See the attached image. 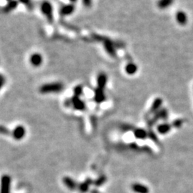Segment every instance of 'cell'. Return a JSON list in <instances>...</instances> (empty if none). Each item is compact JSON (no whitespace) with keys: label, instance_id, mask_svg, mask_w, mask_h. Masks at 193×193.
I'll use <instances>...</instances> for the list:
<instances>
[{"label":"cell","instance_id":"obj_27","mask_svg":"<svg viewBox=\"0 0 193 193\" xmlns=\"http://www.w3.org/2000/svg\"><path fill=\"white\" fill-rule=\"evenodd\" d=\"M7 1H8V2H9V1H11V0H7Z\"/></svg>","mask_w":193,"mask_h":193},{"label":"cell","instance_id":"obj_8","mask_svg":"<svg viewBox=\"0 0 193 193\" xmlns=\"http://www.w3.org/2000/svg\"><path fill=\"white\" fill-rule=\"evenodd\" d=\"M107 82V76L105 73H100L98 74L97 79H96V84H97V88L104 89L106 87Z\"/></svg>","mask_w":193,"mask_h":193},{"label":"cell","instance_id":"obj_4","mask_svg":"<svg viewBox=\"0 0 193 193\" xmlns=\"http://www.w3.org/2000/svg\"><path fill=\"white\" fill-rule=\"evenodd\" d=\"M11 177L7 175L2 176L1 181V193L10 192Z\"/></svg>","mask_w":193,"mask_h":193},{"label":"cell","instance_id":"obj_14","mask_svg":"<svg viewBox=\"0 0 193 193\" xmlns=\"http://www.w3.org/2000/svg\"><path fill=\"white\" fill-rule=\"evenodd\" d=\"M176 20L180 25H185L187 22V16L184 11H179L176 14Z\"/></svg>","mask_w":193,"mask_h":193},{"label":"cell","instance_id":"obj_6","mask_svg":"<svg viewBox=\"0 0 193 193\" xmlns=\"http://www.w3.org/2000/svg\"><path fill=\"white\" fill-rule=\"evenodd\" d=\"M12 137L16 140H21L25 137L26 135V129L24 126L18 125L12 131Z\"/></svg>","mask_w":193,"mask_h":193},{"label":"cell","instance_id":"obj_3","mask_svg":"<svg viewBox=\"0 0 193 193\" xmlns=\"http://www.w3.org/2000/svg\"><path fill=\"white\" fill-rule=\"evenodd\" d=\"M41 10L49 22L50 23L53 22V8L52 4L49 2L45 1L42 2L41 5Z\"/></svg>","mask_w":193,"mask_h":193},{"label":"cell","instance_id":"obj_9","mask_svg":"<svg viewBox=\"0 0 193 193\" xmlns=\"http://www.w3.org/2000/svg\"><path fill=\"white\" fill-rule=\"evenodd\" d=\"M62 181H63V182H64V184L66 187H67L68 189H70L71 190H76L79 186L78 185H77V183L70 177H63Z\"/></svg>","mask_w":193,"mask_h":193},{"label":"cell","instance_id":"obj_23","mask_svg":"<svg viewBox=\"0 0 193 193\" xmlns=\"http://www.w3.org/2000/svg\"><path fill=\"white\" fill-rule=\"evenodd\" d=\"M1 133L3 135H9V131L7 128H4V126H1Z\"/></svg>","mask_w":193,"mask_h":193},{"label":"cell","instance_id":"obj_18","mask_svg":"<svg viewBox=\"0 0 193 193\" xmlns=\"http://www.w3.org/2000/svg\"><path fill=\"white\" fill-rule=\"evenodd\" d=\"M137 71V65L134 63H129L126 65L125 67V72L129 75H132L135 74Z\"/></svg>","mask_w":193,"mask_h":193},{"label":"cell","instance_id":"obj_13","mask_svg":"<svg viewBox=\"0 0 193 193\" xmlns=\"http://www.w3.org/2000/svg\"><path fill=\"white\" fill-rule=\"evenodd\" d=\"M132 189L136 193H148L149 189L146 187L145 185H143L140 183H134L132 185Z\"/></svg>","mask_w":193,"mask_h":193},{"label":"cell","instance_id":"obj_10","mask_svg":"<svg viewBox=\"0 0 193 193\" xmlns=\"http://www.w3.org/2000/svg\"><path fill=\"white\" fill-rule=\"evenodd\" d=\"M92 184H94V181L90 178H88L87 180L81 183L78 186V189L81 193H86L88 192L89 187Z\"/></svg>","mask_w":193,"mask_h":193},{"label":"cell","instance_id":"obj_15","mask_svg":"<svg viewBox=\"0 0 193 193\" xmlns=\"http://www.w3.org/2000/svg\"><path fill=\"white\" fill-rule=\"evenodd\" d=\"M17 6L18 2L16 0H11V1L8 2L7 5L3 8V11L4 13H9L17 7Z\"/></svg>","mask_w":193,"mask_h":193},{"label":"cell","instance_id":"obj_2","mask_svg":"<svg viewBox=\"0 0 193 193\" xmlns=\"http://www.w3.org/2000/svg\"><path fill=\"white\" fill-rule=\"evenodd\" d=\"M95 38L96 40L103 42L105 48L106 49V51L108 52V54H110L112 56H116V51H115V47H114L116 43H114L112 40L108 39L107 37H101L99 36V35H95Z\"/></svg>","mask_w":193,"mask_h":193},{"label":"cell","instance_id":"obj_7","mask_svg":"<svg viewBox=\"0 0 193 193\" xmlns=\"http://www.w3.org/2000/svg\"><path fill=\"white\" fill-rule=\"evenodd\" d=\"M94 100L98 104L102 103L106 100V96L104 92V89L96 88L95 90V96H94Z\"/></svg>","mask_w":193,"mask_h":193},{"label":"cell","instance_id":"obj_5","mask_svg":"<svg viewBox=\"0 0 193 193\" xmlns=\"http://www.w3.org/2000/svg\"><path fill=\"white\" fill-rule=\"evenodd\" d=\"M72 105L75 110L79 111H84L86 109V105L83 100H82L79 96H73L71 98Z\"/></svg>","mask_w":193,"mask_h":193},{"label":"cell","instance_id":"obj_22","mask_svg":"<svg viewBox=\"0 0 193 193\" xmlns=\"http://www.w3.org/2000/svg\"><path fill=\"white\" fill-rule=\"evenodd\" d=\"M21 3L24 4L27 7L28 9H29V10H32V9H33V7H34V4H33L32 0H19Z\"/></svg>","mask_w":193,"mask_h":193},{"label":"cell","instance_id":"obj_20","mask_svg":"<svg viewBox=\"0 0 193 193\" xmlns=\"http://www.w3.org/2000/svg\"><path fill=\"white\" fill-rule=\"evenodd\" d=\"M106 181H107V177H106L105 175H102L94 182V185H95L96 187H100V186L105 184Z\"/></svg>","mask_w":193,"mask_h":193},{"label":"cell","instance_id":"obj_11","mask_svg":"<svg viewBox=\"0 0 193 193\" xmlns=\"http://www.w3.org/2000/svg\"><path fill=\"white\" fill-rule=\"evenodd\" d=\"M74 9H75V7L72 4H66V5H64L61 7L60 11V15L62 16L70 15L74 12Z\"/></svg>","mask_w":193,"mask_h":193},{"label":"cell","instance_id":"obj_19","mask_svg":"<svg viewBox=\"0 0 193 193\" xmlns=\"http://www.w3.org/2000/svg\"><path fill=\"white\" fill-rule=\"evenodd\" d=\"M173 3V0H159L157 2V6L161 9L169 7Z\"/></svg>","mask_w":193,"mask_h":193},{"label":"cell","instance_id":"obj_21","mask_svg":"<svg viewBox=\"0 0 193 193\" xmlns=\"http://www.w3.org/2000/svg\"><path fill=\"white\" fill-rule=\"evenodd\" d=\"M74 96H80L83 95V87L82 85L76 86L74 88Z\"/></svg>","mask_w":193,"mask_h":193},{"label":"cell","instance_id":"obj_17","mask_svg":"<svg viewBox=\"0 0 193 193\" xmlns=\"http://www.w3.org/2000/svg\"><path fill=\"white\" fill-rule=\"evenodd\" d=\"M162 104V100L161 98L155 99V101L152 103L151 108H150V112L155 113V112H158V110L160 108Z\"/></svg>","mask_w":193,"mask_h":193},{"label":"cell","instance_id":"obj_26","mask_svg":"<svg viewBox=\"0 0 193 193\" xmlns=\"http://www.w3.org/2000/svg\"><path fill=\"white\" fill-rule=\"evenodd\" d=\"M69 1H70L71 2H76L77 0H69Z\"/></svg>","mask_w":193,"mask_h":193},{"label":"cell","instance_id":"obj_16","mask_svg":"<svg viewBox=\"0 0 193 193\" xmlns=\"http://www.w3.org/2000/svg\"><path fill=\"white\" fill-rule=\"evenodd\" d=\"M134 135H135L136 138L139 139V140H145L147 137V133L145 129L138 128L135 129V131H134Z\"/></svg>","mask_w":193,"mask_h":193},{"label":"cell","instance_id":"obj_12","mask_svg":"<svg viewBox=\"0 0 193 193\" xmlns=\"http://www.w3.org/2000/svg\"><path fill=\"white\" fill-rule=\"evenodd\" d=\"M42 61H43V59H42V55L38 53L33 54L30 57V62H31L32 66L36 67H39L42 65Z\"/></svg>","mask_w":193,"mask_h":193},{"label":"cell","instance_id":"obj_25","mask_svg":"<svg viewBox=\"0 0 193 193\" xmlns=\"http://www.w3.org/2000/svg\"><path fill=\"white\" fill-rule=\"evenodd\" d=\"M4 83V77H3V75H2V77H1V87H3Z\"/></svg>","mask_w":193,"mask_h":193},{"label":"cell","instance_id":"obj_24","mask_svg":"<svg viewBox=\"0 0 193 193\" xmlns=\"http://www.w3.org/2000/svg\"><path fill=\"white\" fill-rule=\"evenodd\" d=\"M83 2L84 5L85 7H89L92 5V0H82Z\"/></svg>","mask_w":193,"mask_h":193},{"label":"cell","instance_id":"obj_1","mask_svg":"<svg viewBox=\"0 0 193 193\" xmlns=\"http://www.w3.org/2000/svg\"><path fill=\"white\" fill-rule=\"evenodd\" d=\"M64 89V85L61 82H53L43 84L40 88L39 92L42 94H49L52 92H60Z\"/></svg>","mask_w":193,"mask_h":193}]
</instances>
